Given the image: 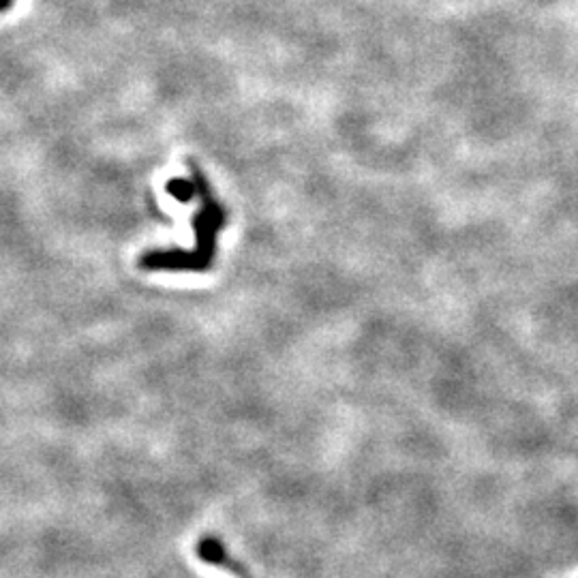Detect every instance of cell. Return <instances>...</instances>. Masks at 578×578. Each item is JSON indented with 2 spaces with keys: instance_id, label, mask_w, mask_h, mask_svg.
Segmentation results:
<instances>
[{
  "instance_id": "1",
  "label": "cell",
  "mask_w": 578,
  "mask_h": 578,
  "mask_svg": "<svg viewBox=\"0 0 578 578\" xmlns=\"http://www.w3.org/2000/svg\"><path fill=\"white\" fill-rule=\"evenodd\" d=\"M197 553H200V557H202V559H206L208 564H215V566L230 568V570L238 572L240 576H247V574H245V570L238 568V564L234 566V561L227 559V555H225V551H223V546H221L217 540L208 538V540L200 542V551H197Z\"/></svg>"
}]
</instances>
